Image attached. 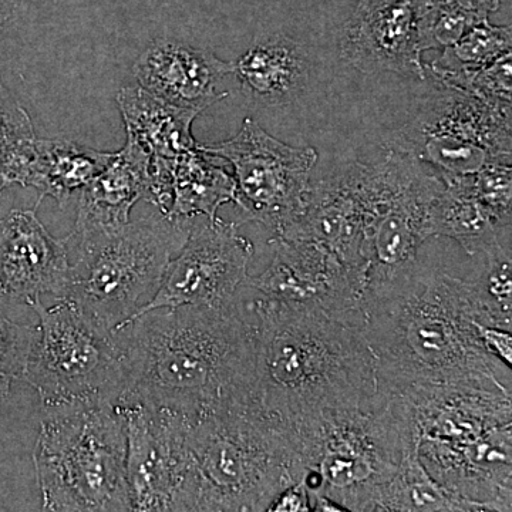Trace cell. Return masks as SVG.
<instances>
[{
    "label": "cell",
    "instance_id": "5",
    "mask_svg": "<svg viewBox=\"0 0 512 512\" xmlns=\"http://www.w3.org/2000/svg\"><path fill=\"white\" fill-rule=\"evenodd\" d=\"M417 456L434 480L481 511L512 510V396L410 386Z\"/></svg>",
    "mask_w": 512,
    "mask_h": 512
},
{
    "label": "cell",
    "instance_id": "31",
    "mask_svg": "<svg viewBox=\"0 0 512 512\" xmlns=\"http://www.w3.org/2000/svg\"><path fill=\"white\" fill-rule=\"evenodd\" d=\"M471 185L498 220L511 227L512 163L511 157L498 158L470 174Z\"/></svg>",
    "mask_w": 512,
    "mask_h": 512
},
{
    "label": "cell",
    "instance_id": "18",
    "mask_svg": "<svg viewBox=\"0 0 512 512\" xmlns=\"http://www.w3.org/2000/svg\"><path fill=\"white\" fill-rule=\"evenodd\" d=\"M363 234L365 200L360 183V163H353L312 180L301 217L281 235L272 238L312 242L367 276Z\"/></svg>",
    "mask_w": 512,
    "mask_h": 512
},
{
    "label": "cell",
    "instance_id": "30",
    "mask_svg": "<svg viewBox=\"0 0 512 512\" xmlns=\"http://www.w3.org/2000/svg\"><path fill=\"white\" fill-rule=\"evenodd\" d=\"M430 74L440 83V86L461 90L491 106L511 109V52L480 69Z\"/></svg>",
    "mask_w": 512,
    "mask_h": 512
},
{
    "label": "cell",
    "instance_id": "34",
    "mask_svg": "<svg viewBox=\"0 0 512 512\" xmlns=\"http://www.w3.org/2000/svg\"><path fill=\"white\" fill-rule=\"evenodd\" d=\"M20 3L22 0H0V32L15 18Z\"/></svg>",
    "mask_w": 512,
    "mask_h": 512
},
{
    "label": "cell",
    "instance_id": "28",
    "mask_svg": "<svg viewBox=\"0 0 512 512\" xmlns=\"http://www.w3.org/2000/svg\"><path fill=\"white\" fill-rule=\"evenodd\" d=\"M500 0H433L423 30V49H444L490 20Z\"/></svg>",
    "mask_w": 512,
    "mask_h": 512
},
{
    "label": "cell",
    "instance_id": "9",
    "mask_svg": "<svg viewBox=\"0 0 512 512\" xmlns=\"http://www.w3.org/2000/svg\"><path fill=\"white\" fill-rule=\"evenodd\" d=\"M39 316L22 380L39 393L43 407L119 403L126 382L123 342L69 299L52 306L30 302Z\"/></svg>",
    "mask_w": 512,
    "mask_h": 512
},
{
    "label": "cell",
    "instance_id": "24",
    "mask_svg": "<svg viewBox=\"0 0 512 512\" xmlns=\"http://www.w3.org/2000/svg\"><path fill=\"white\" fill-rule=\"evenodd\" d=\"M221 158L197 148L181 154L173 163L171 220H218L222 205L237 200L234 175L220 163Z\"/></svg>",
    "mask_w": 512,
    "mask_h": 512
},
{
    "label": "cell",
    "instance_id": "29",
    "mask_svg": "<svg viewBox=\"0 0 512 512\" xmlns=\"http://www.w3.org/2000/svg\"><path fill=\"white\" fill-rule=\"evenodd\" d=\"M511 47V26H494L488 20L453 45L441 49L443 53L426 66V73L480 69L510 53Z\"/></svg>",
    "mask_w": 512,
    "mask_h": 512
},
{
    "label": "cell",
    "instance_id": "16",
    "mask_svg": "<svg viewBox=\"0 0 512 512\" xmlns=\"http://www.w3.org/2000/svg\"><path fill=\"white\" fill-rule=\"evenodd\" d=\"M433 0H359L340 39V55L366 74L426 79L423 30Z\"/></svg>",
    "mask_w": 512,
    "mask_h": 512
},
{
    "label": "cell",
    "instance_id": "13",
    "mask_svg": "<svg viewBox=\"0 0 512 512\" xmlns=\"http://www.w3.org/2000/svg\"><path fill=\"white\" fill-rule=\"evenodd\" d=\"M274 259L245 289L269 301L320 309L363 326L367 276L326 249L301 239L271 238Z\"/></svg>",
    "mask_w": 512,
    "mask_h": 512
},
{
    "label": "cell",
    "instance_id": "27",
    "mask_svg": "<svg viewBox=\"0 0 512 512\" xmlns=\"http://www.w3.org/2000/svg\"><path fill=\"white\" fill-rule=\"evenodd\" d=\"M36 141L28 111L0 79V194L12 185L25 187Z\"/></svg>",
    "mask_w": 512,
    "mask_h": 512
},
{
    "label": "cell",
    "instance_id": "33",
    "mask_svg": "<svg viewBox=\"0 0 512 512\" xmlns=\"http://www.w3.org/2000/svg\"><path fill=\"white\" fill-rule=\"evenodd\" d=\"M269 512H309L312 511L311 497L302 483L285 488L269 505Z\"/></svg>",
    "mask_w": 512,
    "mask_h": 512
},
{
    "label": "cell",
    "instance_id": "14",
    "mask_svg": "<svg viewBox=\"0 0 512 512\" xmlns=\"http://www.w3.org/2000/svg\"><path fill=\"white\" fill-rule=\"evenodd\" d=\"M238 228V222L221 218L202 224L195 221L184 247L168 262L156 295L137 316L154 309L225 306L237 301L254 256V245Z\"/></svg>",
    "mask_w": 512,
    "mask_h": 512
},
{
    "label": "cell",
    "instance_id": "32",
    "mask_svg": "<svg viewBox=\"0 0 512 512\" xmlns=\"http://www.w3.org/2000/svg\"><path fill=\"white\" fill-rule=\"evenodd\" d=\"M36 330V325L13 322L0 313V379L22 380Z\"/></svg>",
    "mask_w": 512,
    "mask_h": 512
},
{
    "label": "cell",
    "instance_id": "6",
    "mask_svg": "<svg viewBox=\"0 0 512 512\" xmlns=\"http://www.w3.org/2000/svg\"><path fill=\"white\" fill-rule=\"evenodd\" d=\"M188 511H268L303 466L285 434L259 410L225 409L188 421Z\"/></svg>",
    "mask_w": 512,
    "mask_h": 512
},
{
    "label": "cell",
    "instance_id": "15",
    "mask_svg": "<svg viewBox=\"0 0 512 512\" xmlns=\"http://www.w3.org/2000/svg\"><path fill=\"white\" fill-rule=\"evenodd\" d=\"M126 416L131 511H188V417L163 407L120 406Z\"/></svg>",
    "mask_w": 512,
    "mask_h": 512
},
{
    "label": "cell",
    "instance_id": "19",
    "mask_svg": "<svg viewBox=\"0 0 512 512\" xmlns=\"http://www.w3.org/2000/svg\"><path fill=\"white\" fill-rule=\"evenodd\" d=\"M133 72L138 86L157 99L202 113L228 96L220 84L232 73V63L210 50L161 39L141 53Z\"/></svg>",
    "mask_w": 512,
    "mask_h": 512
},
{
    "label": "cell",
    "instance_id": "2",
    "mask_svg": "<svg viewBox=\"0 0 512 512\" xmlns=\"http://www.w3.org/2000/svg\"><path fill=\"white\" fill-rule=\"evenodd\" d=\"M478 302L470 278L421 261L409 274L370 289L363 333L375 356L377 389L451 386L512 396L511 366L478 338Z\"/></svg>",
    "mask_w": 512,
    "mask_h": 512
},
{
    "label": "cell",
    "instance_id": "1",
    "mask_svg": "<svg viewBox=\"0 0 512 512\" xmlns=\"http://www.w3.org/2000/svg\"><path fill=\"white\" fill-rule=\"evenodd\" d=\"M119 332L126 382L117 406L163 407L188 419L259 410L254 320L242 292L231 305L154 309Z\"/></svg>",
    "mask_w": 512,
    "mask_h": 512
},
{
    "label": "cell",
    "instance_id": "26",
    "mask_svg": "<svg viewBox=\"0 0 512 512\" xmlns=\"http://www.w3.org/2000/svg\"><path fill=\"white\" fill-rule=\"evenodd\" d=\"M481 512L476 504L451 494L421 464L417 453L404 458L402 466L383 488L375 512Z\"/></svg>",
    "mask_w": 512,
    "mask_h": 512
},
{
    "label": "cell",
    "instance_id": "23",
    "mask_svg": "<svg viewBox=\"0 0 512 512\" xmlns=\"http://www.w3.org/2000/svg\"><path fill=\"white\" fill-rule=\"evenodd\" d=\"M242 90L265 104L288 103L308 77L301 46L286 36H272L249 47L232 63Z\"/></svg>",
    "mask_w": 512,
    "mask_h": 512
},
{
    "label": "cell",
    "instance_id": "25",
    "mask_svg": "<svg viewBox=\"0 0 512 512\" xmlns=\"http://www.w3.org/2000/svg\"><path fill=\"white\" fill-rule=\"evenodd\" d=\"M114 153L94 150L66 138H37L25 187L55 198L60 205L82 191L109 164Z\"/></svg>",
    "mask_w": 512,
    "mask_h": 512
},
{
    "label": "cell",
    "instance_id": "20",
    "mask_svg": "<svg viewBox=\"0 0 512 512\" xmlns=\"http://www.w3.org/2000/svg\"><path fill=\"white\" fill-rule=\"evenodd\" d=\"M443 190L430 210V238L446 237L456 241L470 256H497L511 252L503 235L510 225L498 220L474 191L470 175L443 180Z\"/></svg>",
    "mask_w": 512,
    "mask_h": 512
},
{
    "label": "cell",
    "instance_id": "8",
    "mask_svg": "<svg viewBox=\"0 0 512 512\" xmlns=\"http://www.w3.org/2000/svg\"><path fill=\"white\" fill-rule=\"evenodd\" d=\"M126 460V416L117 404L45 407L33 454L43 510L131 511Z\"/></svg>",
    "mask_w": 512,
    "mask_h": 512
},
{
    "label": "cell",
    "instance_id": "3",
    "mask_svg": "<svg viewBox=\"0 0 512 512\" xmlns=\"http://www.w3.org/2000/svg\"><path fill=\"white\" fill-rule=\"evenodd\" d=\"M242 299L254 320L259 410L276 426L375 399L376 360L363 326L245 286Z\"/></svg>",
    "mask_w": 512,
    "mask_h": 512
},
{
    "label": "cell",
    "instance_id": "10",
    "mask_svg": "<svg viewBox=\"0 0 512 512\" xmlns=\"http://www.w3.org/2000/svg\"><path fill=\"white\" fill-rule=\"evenodd\" d=\"M360 183L367 293L409 274L420 261V248L430 239L431 205L444 183L416 158L392 148L376 163H360Z\"/></svg>",
    "mask_w": 512,
    "mask_h": 512
},
{
    "label": "cell",
    "instance_id": "17",
    "mask_svg": "<svg viewBox=\"0 0 512 512\" xmlns=\"http://www.w3.org/2000/svg\"><path fill=\"white\" fill-rule=\"evenodd\" d=\"M33 210H12L0 220V298L29 303L63 298L69 281L66 238H55Z\"/></svg>",
    "mask_w": 512,
    "mask_h": 512
},
{
    "label": "cell",
    "instance_id": "22",
    "mask_svg": "<svg viewBox=\"0 0 512 512\" xmlns=\"http://www.w3.org/2000/svg\"><path fill=\"white\" fill-rule=\"evenodd\" d=\"M116 100L127 140L148 158L171 160L198 147L192 136V123L201 114L198 111L165 103L140 86L124 87Z\"/></svg>",
    "mask_w": 512,
    "mask_h": 512
},
{
    "label": "cell",
    "instance_id": "11",
    "mask_svg": "<svg viewBox=\"0 0 512 512\" xmlns=\"http://www.w3.org/2000/svg\"><path fill=\"white\" fill-rule=\"evenodd\" d=\"M390 148L416 158L441 180L463 177L511 157V109L491 106L453 87L440 86Z\"/></svg>",
    "mask_w": 512,
    "mask_h": 512
},
{
    "label": "cell",
    "instance_id": "21",
    "mask_svg": "<svg viewBox=\"0 0 512 512\" xmlns=\"http://www.w3.org/2000/svg\"><path fill=\"white\" fill-rule=\"evenodd\" d=\"M148 157L126 141L80 194L74 229H111L130 222L131 210L146 195Z\"/></svg>",
    "mask_w": 512,
    "mask_h": 512
},
{
    "label": "cell",
    "instance_id": "12",
    "mask_svg": "<svg viewBox=\"0 0 512 512\" xmlns=\"http://www.w3.org/2000/svg\"><path fill=\"white\" fill-rule=\"evenodd\" d=\"M201 148L231 165L244 221L278 237L301 217L318 163L315 148L288 146L249 117L234 137Z\"/></svg>",
    "mask_w": 512,
    "mask_h": 512
},
{
    "label": "cell",
    "instance_id": "7",
    "mask_svg": "<svg viewBox=\"0 0 512 512\" xmlns=\"http://www.w3.org/2000/svg\"><path fill=\"white\" fill-rule=\"evenodd\" d=\"M195 221L158 212L117 228L73 229L66 237L70 271L63 298L119 332L154 298Z\"/></svg>",
    "mask_w": 512,
    "mask_h": 512
},
{
    "label": "cell",
    "instance_id": "4",
    "mask_svg": "<svg viewBox=\"0 0 512 512\" xmlns=\"http://www.w3.org/2000/svg\"><path fill=\"white\" fill-rule=\"evenodd\" d=\"M278 427L301 458L309 497L325 495L345 511L375 512L404 458L417 453L409 402L379 389L365 406L326 410Z\"/></svg>",
    "mask_w": 512,
    "mask_h": 512
}]
</instances>
